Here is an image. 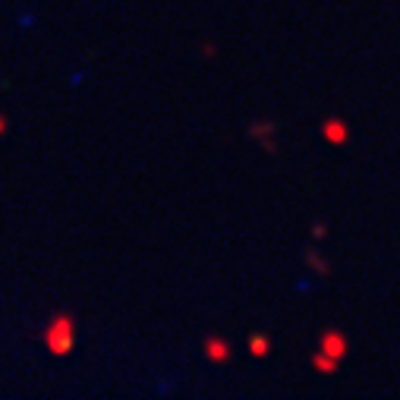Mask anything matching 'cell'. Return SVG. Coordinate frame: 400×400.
<instances>
[{
	"label": "cell",
	"mask_w": 400,
	"mask_h": 400,
	"mask_svg": "<svg viewBox=\"0 0 400 400\" xmlns=\"http://www.w3.org/2000/svg\"><path fill=\"white\" fill-rule=\"evenodd\" d=\"M73 322L66 315H60V318H54L51 322V328H47V334H44V341H47V347H51V353L54 356H66L73 350Z\"/></svg>",
	"instance_id": "obj_1"
},
{
	"label": "cell",
	"mask_w": 400,
	"mask_h": 400,
	"mask_svg": "<svg viewBox=\"0 0 400 400\" xmlns=\"http://www.w3.org/2000/svg\"><path fill=\"white\" fill-rule=\"evenodd\" d=\"M208 356L218 359V363H221V359H227L230 356L227 353V344H224V341H208Z\"/></svg>",
	"instance_id": "obj_2"
},
{
	"label": "cell",
	"mask_w": 400,
	"mask_h": 400,
	"mask_svg": "<svg viewBox=\"0 0 400 400\" xmlns=\"http://www.w3.org/2000/svg\"><path fill=\"white\" fill-rule=\"evenodd\" d=\"M253 353H255V356L268 353V341H262V337H253Z\"/></svg>",
	"instance_id": "obj_3"
},
{
	"label": "cell",
	"mask_w": 400,
	"mask_h": 400,
	"mask_svg": "<svg viewBox=\"0 0 400 400\" xmlns=\"http://www.w3.org/2000/svg\"><path fill=\"white\" fill-rule=\"evenodd\" d=\"M0 133H4V120H0Z\"/></svg>",
	"instance_id": "obj_4"
}]
</instances>
